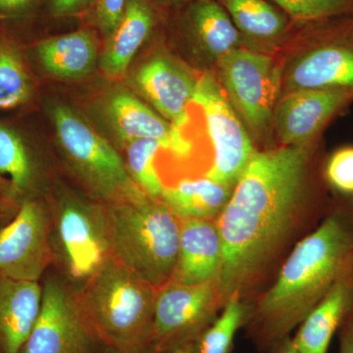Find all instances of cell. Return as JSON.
I'll return each instance as SVG.
<instances>
[{
  "instance_id": "6da1fadb",
  "label": "cell",
  "mask_w": 353,
  "mask_h": 353,
  "mask_svg": "<svg viewBox=\"0 0 353 353\" xmlns=\"http://www.w3.org/2000/svg\"><path fill=\"white\" fill-rule=\"evenodd\" d=\"M315 143L257 150L217 218L222 265L216 284L223 303L252 301L294 241L328 212L333 196Z\"/></svg>"
},
{
  "instance_id": "7a4b0ae2",
  "label": "cell",
  "mask_w": 353,
  "mask_h": 353,
  "mask_svg": "<svg viewBox=\"0 0 353 353\" xmlns=\"http://www.w3.org/2000/svg\"><path fill=\"white\" fill-rule=\"evenodd\" d=\"M353 266V199L334 196L321 222L294 245L250 305L246 336L260 352L290 336Z\"/></svg>"
},
{
  "instance_id": "3957f363",
  "label": "cell",
  "mask_w": 353,
  "mask_h": 353,
  "mask_svg": "<svg viewBox=\"0 0 353 353\" xmlns=\"http://www.w3.org/2000/svg\"><path fill=\"white\" fill-rule=\"evenodd\" d=\"M101 206L110 256L155 289L168 283L178 260L180 218L143 190Z\"/></svg>"
},
{
  "instance_id": "277c9868",
  "label": "cell",
  "mask_w": 353,
  "mask_h": 353,
  "mask_svg": "<svg viewBox=\"0 0 353 353\" xmlns=\"http://www.w3.org/2000/svg\"><path fill=\"white\" fill-rule=\"evenodd\" d=\"M157 289L108 256L77 292L81 308L103 348L150 352Z\"/></svg>"
},
{
  "instance_id": "5b68a950",
  "label": "cell",
  "mask_w": 353,
  "mask_h": 353,
  "mask_svg": "<svg viewBox=\"0 0 353 353\" xmlns=\"http://www.w3.org/2000/svg\"><path fill=\"white\" fill-rule=\"evenodd\" d=\"M294 23L301 48L283 67L282 94L301 90L353 94V14Z\"/></svg>"
},
{
  "instance_id": "8992f818",
  "label": "cell",
  "mask_w": 353,
  "mask_h": 353,
  "mask_svg": "<svg viewBox=\"0 0 353 353\" xmlns=\"http://www.w3.org/2000/svg\"><path fill=\"white\" fill-rule=\"evenodd\" d=\"M217 66L218 82L246 130L267 141L282 97L283 67L271 55L246 46L221 57Z\"/></svg>"
},
{
  "instance_id": "52a82bcc",
  "label": "cell",
  "mask_w": 353,
  "mask_h": 353,
  "mask_svg": "<svg viewBox=\"0 0 353 353\" xmlns=\"http://www.w3.org/2000/svg\"><path fill=\"white\" fill-rule=\"evenodd\" d=\"M65 153L104 202L139 192L124 159L110 143L75 112L63 105L51 109Z\"/></svg>"
},
{
  "instance_id": "ba28073f",
  "label": "cell",
  "mask_w": 353,
  "mask_h": 353,
  "mask_svg": "<svg viewBox=\"0 0 353 353\" xmlns=\"http://www.w3.org/2000/svg\"><path fill=\"white\" fill-rule=\"evenodd\" d=\"M224 303L216 282H172L157 289L150 350L174 353L196 341L220 314Z\"/></svg>"
},
{
  "instance_id": "9c48e42d",
  "label": "cell",
  "mask_w": 353,
  "mask_h": 353,
  "mask_svg": "<svg viewBox=\"0 0 353 353\" xmlns=\"http://www.w3.org/2000/svg\"><path fill=\"white\" fill-rule=\"evenodd\" d=\"M194 102L203 112L213 152L204 176L234 188L257 152L252 136L211 74H204L197 80Z\"/></svg>"
},
{
  "instance_id": "30bf717a",
  "label": "cell",
  "mask_w": 353,
  "mask_h": 353,
  "mask_svg": "<svg viewBox=\"0 0 353 353\" xmlns=\"http://www.w3.org/2000/svg\"><path fill=\"white\" fill-rule=\"evenodd\" d=\"M104 348L88 324L78 294L61 281L43 285L41 312L22 353H101Z\"/></svg>"
},
{
  "instance_id": "8fae6325",
  "label": "cell",
  "mask_w": 353,
  "mask_h": 353,
  "mask_svg": "<svg viewBox=\"0 0 353 353\" xmlns=\"http://www.w3.org/2000/svg\"><path fill=\"white\" fill-rule=\"evenodd\" d=\"M51 221L41 201L28 197L0 229V278L39 282L52 260Z\"/></svg>"
},
{
  "instance_id": "7c38bea8",
  "label": "cell",
  "mask_w": 353,
  "mask_h": 353,
  "mask_svg": "<svg viewBox=\"0 0 353 353\" xmlns=\"http://www.w3.org/2000/svg\"><path fill=\"white\" fill-rule=\"evenodd\" d=\"M353 103L343 90H301L282 94L276 105L273 129L282 145L315 143L330 121Z\"/></svg>"
},
{
  "instance_id": "4fadbf2b",
  "label": "cell",
  "mask_w": 353,
  "mask_h": 353,
  "mask_svg": "<svg viewBox=\"0 0 353 353\" xmlns=\"http://www.w3.org/2000/svg\"><path fill=\"white\" fill-rule=\"evenodd\" d=\"M57 224L70 274L87 280L110 256L101 206L66 199L58 211Z\"/></svg>"
},
{
  "instance_id": "5bb4252c",
  "label": "cell",
  "mask_w": 353,
  "mask_h": 353,
  "mask_svg": "<svg viewBox=\"0 0 353 353\" xmlns=\"http://www.w3.org/2000/svg\"><path fill=\"white\" fill-rule=\"evenodd\" d=\"M197 80L166 57H154L139 67L134 82L158 114L182 131L189 124L190 103L194 102Z\"/></svg>"
},
{
  "instance_id": "9a60e30c",
  "label": "cell",
  "mask_w": 353,
  "mask_h": 353,
  "mask_svg": "<svg viewBox=\"0 0 353 353\" xmlns=\"http://www.w3.org/2000/svg\"><path fill=\"white\" fill-rule=\"evenodd\" d=\"M105 112L114 131L127 143L134 139H154L179 159H185L192 152V143L182 131L136 95L124 90L115 92L106 102Z\"/></svg>"
},
{
  "instance_id": "2e32d148",
  "label": "cell",
  "mask_w": 353,
  "mask_h": 353,
  "mask_svg": "<svg viewBox=\"0 0 353 353\" xmlns=\"http://www.w3.org/2000/svg\"><path fill=\"white\" fill-rule=\"evenodd\" d=\"M222 254V241L216 220H181L178 260L170 281L185 285L216 282Z\"/></svg>"
},
{
  "instance_id": "e0dca14e",
  "label": "cell",
  "mask_w": 353,
  "mask_h": 353,
  "mask_svg": "<svg viewBox=\"0 0 353 353\" xmlns=\"http://www.w3.org/2000/svg\"><path fill=\"white\" fill-rule=\"evenodd\" d=\"M353 303V266L343 273L305 319L292 338L299 353H328L334 334Z\"/></svg>"
},
{
  "instance_id": "ac0fdd59",
  "label": "cell",
  "mask_w": 353,
  "mask_h": 353,
  "mask_svg": "<svg viewBox=\"0 0 353 353\" xmlns=\"http://www.w3.org/2000/svg\"><path fill=\"white\" fill-rule=\"evenodd\" d=\"M41 303L39 282L0 278V353H22Z\"/></svg>"
},
{
  "instance_id": "d6986e66",
  "label": "cell",
  "mask_w": 353,
  "mask_h": 353,
  "mask_svg": "<svg viewBox=\"0 0 353 353\" xmlns=\"http://www.w3.org/2000/svg\"><path fill=\"white\" fill-rule=\"evenodd\" d=\"M155 24L157 12L148 0H128L119 24L106 39L101 59L102 72L109 78L124 75Z\"/></svg>"
},
{
  "instance_id": "ffe728a7",
  "label": "cell",
  "mask_w": 353,
  "mask_h": 353,
  "mask_svg": "<svg viewBox=\"0 0 353 353\" xmlns=\"http://www.w3.org/2000/svg\"><path fill=\"white\" fill-rule=\"evenodd\" d=\"M185 25L202 52L216 62L245 46V39L217 0H192Z\"/></svg>"
},
{
  "instance_id": "44dd1931",
  "label": "cell",
  "mask_w": 353,
  "mask_h": 353,
  "mask_svg": "<svg viewBox=\"0 0 353 353\" xmlns=\"http://www.w3.org/2000/svg\"><path fill=\"white\" fill-rule=\"evenodd\" d=\"M36 52L48 73L62 79H78L94 68L97 38L94 32L81 30L44 39L37 46Z\"/></svg>"
},
{
  "instance_id": "7402d4cb",
  "label": "cell",
  "mask_w": 353,
  "mask_h": 353,
  "mask_svg": "<svg viewBox=\"0 0 353 353\" xmlns=\"http://www.w3.org/2000/svg\"><path fill=\"white\" fill-rule=\"evenodd\" d=\"M233 190L205 176L187 178L165 185L161 199L181 220H217Z\"/></svg>"
},
{
  "instance_id": "603a6c76",
  "label": "cell",
  "mask_w": 353,
  "mask_h": 353,
  "mask_svg": "<svg viewBox=\"0 0 353 353\" xmlns=\"http://www.w3.org/2000/svg\"><path fill=\"white\" fill-rule=\"evenodd\" d=\"M217 1L229 14L245 43L272 46L289 34V16L266 0Z\"/></svg>"
},
{
  "instance_id": "cb8c5ba5",
  "label": "cell",
  "mask_w": 353,
  "mask_h": 353,
  "mask_svg": "<svg viewBox=\"0 0 353 353\" xmlns=\"http://www.w3.org/2000/svg\"><path fill=\"white\" fill-rule=\"evenodd\" d=\"M0 176L7 179L21 201L31 197L38 170L27 141L17 129L0 123Z\"/></svg>"
},
{
  "instance_id": "d4e9b609",
  "label": "cell",
  "mask_w": 353,
  "mask_h": 353,
  "mask_svg": "<svg viewBox=\"0 0 353 353\" xmlns=\"http://www.w3.org/2000/svg\"><path fill=\"white\" fill-rule=\"evenodd\" d=\"M32 95L31 77L22 53L17 44L0 34V110L19 108Z\"/></svg>"
},
{
  "instance_id": "484cf974",
  "label": "cell",
  "mask_w": 353,
  "mask_h": 353,
  "mask_svg": "<svg viewBox=\"0 0 353 353\" xmlns=\"http://www.w3.org/2000/svg\"><path fill=\"white\" fill-rule=\"evenodd\" d=\"M250 308V301L230 297L212 324L190 345L192 353H231L236 334L245 328Z\"/></svg>"
},
{
  "instance_id": "4316f807",
  "label": "cell",
  "mask_w": 353,
  "mask_h": 353,
  "mask_svg": "<svg viewBox=\"0 0 353 353\" xmlns=\"http://www.w3.org/2000/svg\"><path fill=\"white\" fill-rule=\"evenodd\" d=\"M126 164L132 182L148 196L161 199L165 185L158 174L155 160L163 150L154 139H134L127 143Z\"/></svg>"
},
{
  "instance_id": "83f0119b",
  "label": "cell",
  "mask_w": 353,
  "mask_h": 353,
  "mask_svg": "<svg viewBox=\"0 0 353 353\" xmlns=\"http://www.w3.org/2000/svg\"><path fill=\"white\" fill-rule=\"evenodd\" d=\"M292 22L353 14V0H273Z\"/></svg>"
},
{
  "instance_id": "f1b7e54d",
  "label": "cell",
  "mask_w": 353,
  "mask_h": 353,
  "mask_svg": "<svg viewBox=\"0 0 353 353\" xmlns=\"http://www.w3.org/2000/svg\"><path fill=\"white\" fill-rule=\"evenodd\" d=\"M323 178L334 196L353 199V145L330 153L323 162Z\"/></svg>"
},
{
  "instance_id": "f546056e",
  "label": "cell",
  "mask_w": 353,
  "mask_h": 353,
  "mask_svg": "<svg viewBox=\"0 0 353 353\" xmlns=\"http://www.w3.org/2000/svg\"><path fill=\"white\" fill-rule=\"evenodd\" d=\"M128 0H97L94 20L97 29L106 39L119 24Z\"/></svg>"
},
{
  "instance_id": "4dcf8cb0",
  "label": "cell",
  "mask_w": 353,
  "mask_h": 353,
  "mask_svg": "<svg viewBox=\"0 0 353 353\" xmlns=\"http://www.w3.org/2000/svg\"><path fill=\"white\" fill-rule=\"evenodd\" d=\"M92 0H50L51 13L55 16L73 15L83 10Z\"/></svg>"
},
{
  "instance_id": "1f68e13d",
  "label": "cell",
  "mask_w": 353,
  "mask_h": 353,
  "mask_svg": "<svg viewBox=\"0 0 353 353\" xmlns=\"http://www.w3.org/2000/svg\"><path fill=\"white\" fill-rule=\"evenodd\" d=\"M339 353H353V320L348 315L339 330Z\"/></svg>"
},
{
  "instance_id": "d6a6232c",
  "label": "cell",
  "mask_w": 353,
  "mask_h": 353,
  "mask_svg": "<svg viewBox=\"0 0 353 353\" xmlns=\"http://www.w3.org/2000/svg\"><path fill=\"white\" fill-rule=\"evenodd\" d=\"M37 0H0V15H19L29 10Z\"/></svg>"
},
{
  "instance_id": "836d02e7",
  "label": "cell",
  "mask_w": 353,
  "mask_h": 353,
  "mask_svg": "<svg viewBox=\"0 0 353 353\" xmlns=\"http://www.w3.org/2000/svg\"><path fill=\"white\" fill-rule=\"evenodd\" d=\"M20 205V199L0 194V224L6 225L12 220Z\"/></svg>"
},
{
  "instance_id": "e575fe53",
  "label": "cell",
  "mask_w": 353,
  "mask_h": 353,
  "mask_svg": "<svg viewBox=\"0 0 353 353\" xmlns=\"http://www.w3.org/2000/svg\"><path fill=\"white\" fill-rule=\"evenodd\" d=\"M267 353H299L297 352L296 345H294L292 336H288L284 340L281 341L277 345H274Z\"/></svg>"
},
{
  "instance_id": "d590c367",
  "label": "cell",
  "mask_w": 353,
  "mask_h": 353,
  "mask_svg": "<svg viewBox=\"0 0 353 353\" xmlns=\"http://www.w3.org/2000/svg\"><path fill=\"white\" fill-rule=\"evenodd\" d=\"M0 194H6V196L11 197H16V199H18V196H16L15 192H14V190L12 185H11L10 182H9L7 179L3 178L2 176H0Z\"/></svg>"
},
{
  "instance_id": "8d00e7d4",
  "label": "cell",
  "mask_w": 353,
  "mask_h": 353,
  "mask_svg": "<svg viewBox=\"0 0 353 353\" xmlns=\"http://www.w3.org/2000/svg\"><path fill=\"white\" fill-rule=\"evenodd\" d=\"M165 6H178V4L185 3V2H190L192 0H158Z\"/></svg>"
},
{
  "instance_id": "74e56055",
  "label": "cell",
  "mask_w": 353,
  "mask_h": 353,
  "mask_svg": "<svg viewBox=\"0 0 353 353\" xmlns=\"http://www.w3.org/2000/svg\"><path fill=\"white\" fill-rule=\"evenodd\" d=\"M174 353H192V348H190V345H189V347L180 348V350H176Z\"/></svg>"
},
{
  "instance_id": "f35d334b",
  "label": "cell",
  "mask_w": 353,
  "mask_h": 353,
  "mask_svg": "<svg viewBox=\"0 0 353 353\" xmlns=\"http://www.w3.org/2000/svg\"><path fill=\"white\" fill-rule=\"evenodd\" d=\"M101 353H117L115 352H113V350H108V348H104L103 350H102ZM145 353H154L152 352V350H150V352H146Z\"/></svg>"
},
{
  "instance_id": "ab89813d",
  "label": "cell",
  "mask_w": 353,
  "mask_h": 353,
  "mask_svg": "<svg viewBox=\"0 0 353 353\" xmlns=\"http://www.w3.org/2000/svg\"><path fill=\"white\" fill-rule=\"evenodd\" d=\"M348 316L353 320V303L352 306V309H350V313H348Z\"/></svg>"
},
{
  "instance_id": "60d3db41",
  "label": "cell",
  "mask_w": 353,
  "mask_h": 353,
  "mask_svg": "<svg viewBox=\"0 0 353 353\" xmlns=\"http://www.w3.org/2000/svg\"><path fill=\"white\" fill-rule=\"evenodd\" d=\"M3 226H4V225L0 224V229H1V228Z\"/></svg>"
}]
</instances>
